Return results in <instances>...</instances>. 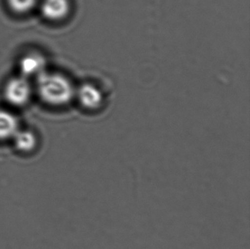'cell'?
Listing matches in <instances>:
<instances>
[{
  "label": "cell",
  "instance_id": "cell-4",
  "mask_svg": "<svg viewBox=\"0 0 250 249\" xmlns=\"http://www.w3.org/2000/svg\"><path fill=\"white\" fill-rule=\"evenodd\" d=\"M79 99L82 106L89 111H95L101 108L102 94L92 84H84L79 90Z\"/></svg>",
  "mask_w": 250,
  "mask_h": 249
},
{
  "label": "cell",
  "instance_id": "cell-1",
  "mask_svg": "<svg viewBox=\"0 0 250 249\" xmlns=\"http://www.w3.org/2000/svg\"><path fill=\"white\" fill-rule=\"evenodd\" d=\"M37 90L43 101L49 104H67L75 95L71 82L62 74L44 71L37 77Z\"/></svg>",
  "mask_w": 250,
  "mask_h": 249
},
{
  "label": "cell",
  "instance_id": "cell-7",
  "mask_svg": "<svg viewBox=\"0 0 250 249\" xmlns=\"http://www.w3.org/2000/svg\"><path fill=\"white\" fill-rule=\"evenodd\" d=\"M14 145L20 151L28 152L34 149L37 140L35 135L30 131H17L13 138Z\"/></svg>",
  "mask_w": 250,
  "mask_h": 249
},
{
  "label": "cell",
  "instance_id": "cell-8",
  "mask_svg": "<svg viewBox=\"0 0 250 249\" xmlns=\"http://www.w3.org/2000/svg\"><path fill=\"white\" fill-rule=\"evenodd\" d=\"M39 0H8L10 8L17 13H26L33 10Z\"/></svg>",
  "mask_w": 250,
  "mask_h": 249
},
{
  "label": "cell",
  "instance_id": "cell-2",
  "mask_svg": "<svg viewBox=\"0 0 250 249\" xmlns=\"http://www.w3.org/2000/svg\"><path fill=\"white\" fill-rule=\"evenodd\" d=\"M32 87L29 81L24 76L11 79L4 89L7 102L15 106H22L29 101Z\"/></svg>",
  "mask_w": 250,
  "mask_h": 249
},
{
  "label": "cell",
  "instance_id": "cell-5",
  "mask_svg": "<svg viewBox=\"0 0 250 249\" xmlns=\"http://www.w3.org/2000/svg\"><path fill=\"white\" fill-rule=\"evenodd\" d=\"M20 70L24 77H38L45 71V60L41 55H27L21 60Z\"/></svg>",
  "mask_w": 250,
  "mask_h": 249
},
{
  "label": "cell",
  "instance_id": "cell-3",
  "mask_svg": "<svg viewBox=\"0 0 250 249\" xmlns=\"http://www.w3.org/2000/svg\"><path fill=\"white\" fill-rule=\"evenodd\" d=\"M70 10L68 0H43L41 13L48 20L58 21L64 18Z\"/></svg>",
  "mask_w": 250,
  "mask_h": 249
},
{
  "label": "cell",
  "instance_id": "cell-6",
  "mask_svg": "<svg viewBox=\"0 0 250 249\" xmlns=\"http://www.w3.org/2000/svg\"><path fill=\"white\" fill-rule=\"evenodd\" d=\"M19 131V122L10 112L0 110V140L13 138Z\"/></svg>",
  "mask_w": 250,
  "mask_h": 249
}]
</instances>
